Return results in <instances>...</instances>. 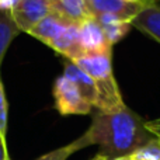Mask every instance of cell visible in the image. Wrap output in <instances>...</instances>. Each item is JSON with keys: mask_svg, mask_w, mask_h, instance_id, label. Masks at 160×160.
<instances>
[{"mask_svg": "<svg viewBox=\"0 0 160 160\" xmlns=\"http://www.w3.org/2000/svg\"><path fill=\"white\" fill-rule=\"evenodd\" d=\"M84 148H87V143H86L84 138L80 136L79 139H76V141L72 142V143L66 145V146L58 148V149L52 150V152L45 153V155L39 156V158L35 159V160H66L75 152H78L80 149H84Z\"/></svg>", "mask_w": 160, "mask_h": 160, "instance_id": "5bb4252c", "label": "cell"}, {"mask_svg": "<svg viewBox=\"0 0 160 160\" xmlns=\"http://www.w3.org/2000/svg\"><path fill=\"white\" fill-rule=\"evenodd\" d=\"M10 13L18 30L30 32L41 20L52 13V4L51 0H18Z\"/></svg>", "mask_w": 160, "mask_h": 160, "instance_id": "277c9868", "label": "cell"}, {"mask_svg": "<svg viewBox=\"0 0 160 160\" xmlns=\"http://www.w3.org/2000/svg\"><path fill=\"white\" fill-rule=\"evenodd\" d=\"M0 160H10L7 153V143L3 141L2 136H0Z\"/></svg>", "mask_w": 160, "mask_h": 160, "instance_id": "d6986e66", "label": "cell"}, {"mask_svg": "<svg viewBox=\"0 0 160 160\" xmlns=\"http://www.w3.org/2000/svg\"><path fill=\"white\" fill-rule=\"evenodd\" d=\"M114 160H131V158L127 156V158H119V159H114Z\"/></svg>", "mask_w": 160, "mask_h": 160, "instance_id": "44dd1931", "label": "cell"}, {"mask_svg": "<svg viewBox=\"0 0 160 160\" xmlns=\"http://www.w3.org/2000/svg\"><path fill=\"white\" fill-rule=\"evenodd\" d=\"M56 52L65 55L70 59V62L84 56L82 45H80V37H79V25H69L52 44L49 45Z\"/></svg>", "mask_w": 160, "mask_h": 160, "instance_id": "9c48e42d", "label": "cell"}, {"mask_svg": "<svg viewBox=\"0 0 160 160\" xmlns=\"http://www.w3.org/2000/svg\"><path fill=\"white\" fill-rule=\"evenodd\" d=\"M79 37L84 55L93 53H111V45L108 44L98 22L93 18L86 20L79 25Z\"/></svg>", "mask_w": 160, "mask_h": 160, "instance_id": "8992f818", "label": "cell"}, {"mask_svg": "<svg viewBox=\"0 0 160 160\" xmlns=\"http://www.w3.org/2000/svg\"><path fill=\"white\" fill-rule=\"evenodd\" d=\"M94 20L101 27L102 32H104L105 38L111 47L115 42H118L119 39L124 38L131 30L129 21H125L119 17L112 16V14H97V16H94Z\"/></svg>", "mask_w": 160, "mask_h": 160, "instance_id": "7c38bea8", "label": "cell"}, {"mask_svg": "<svg viewBox=\"0 0 160 160\" xmlns=\"http://www.w3.org/2000/svg\"><path fill=\"white\" fill-rule=\"evenodd\" d=\"M69 25H72V24L52 11V13L48 14L44 20H41L28 34H31V35L35 37L37 39L42 41L44 44L51 45Z\"/></svg>", "mask_w": 160, "mask_h": 160, "instance_id": "ba28073f", "label": "cell"}, {"mask_svg": "<svg viewBox=\"0 0 160 160\" xmlns=\"http://www.w3.org/2000/svg\"><path fill=\"white\" fill-rule=\"evenodd\" d=\"M52 11L68 22L80 25L86 20L93 18L86 0H51Z\"/></svg>", "mask_w": 160, "mask_h": 160, "instance_id": "52a82bcc", "label": "cell"}, {"mask_svg": "<svg viewBox=\"0 0 160 160\" xmlns=\"http://www.w3.org/2000/svg\"><path fill=\"white\" fill-rule=\"evenodd\" d=\"M145 127L152 135H155L156 138H160V118L145 122Z\"/></svg>", "mask_w": 160, "mask_h": 160, "instance_id": "e0dca14e", "label": "cell"}, {"mask_svg": "<svg viewBox=\"0 0 160 160\" xmlns=\"http://www.w3.org/2000/svg\"><path fill=\"white\" fill-rule=\"evenodd\" d=\"M90 13L97 14H112L125 21H132L145 7L152 6L156 0H145V2H128V0H86Z\"/></svg>", "mask_w": 160, "mask_h": 160, "instance_id": "5b68a950", "label": "cell"}, {"mask_svg": "<svg viewBox=\"0 0 160 160\" xmlns=\"http://www.w3.org/2000/svg\"><path fill=\"white\" fill-rule=\"evenodd\" d=\"M72 63H75L83 72L87 73L96 84L97 100L94 107L97 108V111L111 112L125 107L118 84L112 76L111 53L84 55L73 61Z\"/></svg>", "mask_w": 160, "mask_h": 160, "instance_id": "7a4b0ae2", "label": "cell"}, {"mask_svg": "<svg viewBox=\"0 0 160 160\" xmlns=\"http://www.w3.org/2000/svg\"><path fill=\"white\" fill-rule=\"evenodd\" d=\"M129 158L131 160H160V138H153Z\"/></svg>", "mask_w": 160, "mask_h": 160, "instance_id": "9a60e30c", "label": "cell"}, {"mask_svg": "<svg viewBox=\"0 0 160 160\" xmlns=\"http://www.w3.org/2000/svg\"><path fill=\"white\" fill-rule=\"evenodd\" d=\"M84 138L87 146L98 145V155L107 160L131 156L156 138L145 127V121L125 105L121 110L97 111Z\"/></svg>", "mask_w": 160, "mask_h": 160, "instance_id": "6da1fadb", "label": "cell"}, {"mask_svg": "<svg viewBox=\"0 0 160 160\" xmlns=\"http://www.w3.org/2000/svg\"><path fill=\"white\" fill-rule=\"evenodd\" d=\"M18 0H0V11H11Z\"/></svg>", "mask_w": 160, "mask_h": 160, "instance_id": "ac0fdd59", "label": "cell"}, {"mask_svg": "<svg viewBox=\"0 0 160 160\" xmlns=\"http://www.w3.org/2000/svg\"><path fill=\"white\" fill-rule=\"evenodd\" d=\"M63 76L66 79H69L72 83H75L76 87H78L79 91L82 93L83 98L94 107L96 100H97V88H96V84H94V82L91 80L90 76L86 72H83L75 63H72V62H69V63L65 66Z\"/></svg>", "mask_w": 160, "mask_h": 160, "instance_id": "8fae6325", "label": "cell"}, {"mask_svg": "<svg viewBox=\"0 0 160 160\" xmlns=\"http://www.w3.org/2000/svg\"><path fill=\"white\" fill-rule=\"evenodd\" d=\"M20 32L10 11H0V66L8 47Z\"/></svg>", "mask_w": 160, "mask_h": 160, "instance_id": "4fadbf2b", "label": "cell"}, {"mask_svg": "<svg viewBox=\"0 0 160 160\" xmlns=\"http://www.w3.org/2000/svg\"><path fill=\"white\" fill-rule=\"evenodd\" d=\"M128 2H145V0H128Z\"/></svg>", "mask_w": 160, "mask_h": 160, "instance_id": "7402d4cb", "label": "cell"}, {"mask_svg": "<svg viewBox=\"0 0 160 160\" xmlns=\"http://www.w3.org/2000/svg\"><path fill=\"white\" fill-rule=\"evenodd\" d=\"M7 115H8V108H7V100H6L4 87H3V82L0 78V136L3 141L6 142V133H7Z\"/></svg>", "mask_w": 160, "mask_h": 160, "instance_id": "2e32d148", "label": "cell"}, {"mask_svg": "<svg viewBox=\"0 0 160 160\" xmlns=\"http://www.w3.org/2000/svg\"><path fill=\"white\" fill-rule=\"evenodd\" d=\"M53 97H55L56 110L62 115H83L91 111L93 105L83 98L82 93L76 87L75 83H72L65 76L56 79L53 86Z\"/></svg>", "mask_w": 160, "mask_h": 160, "instance_id": "3957f363", "label": "cell"}, {"mask_svg": "<svg viewBox=\"0 0 160 160\" xmlns=\"http://www.w3.org/2000/svg\"><path fill=\"white\" fill-rule=\"evenodd\" d=\"M91 160H107V159H105V158H102V156H100V155H97L96 158H94V159H91Z\"/></svg>", "mask_w": 160, "mask_h": 160, "instance_id": "ffe728a7", "label": "cell"}, {"mask_svg": "<svg viewBox=\"0 0 160 160\" xmlns=\"http://www.w3.org/2000/svg\"><path fill=\"white\" fill-rule=\"evenodd\" d=\"M131 27L141 30L160 42V6L153 3L152 6L145 7L135 18L131 21Z\"/></svg>", "mask_w": 160, "mask_h": 160, "instance_id": "30bf717a", "label": "cell"}]
</instances>
